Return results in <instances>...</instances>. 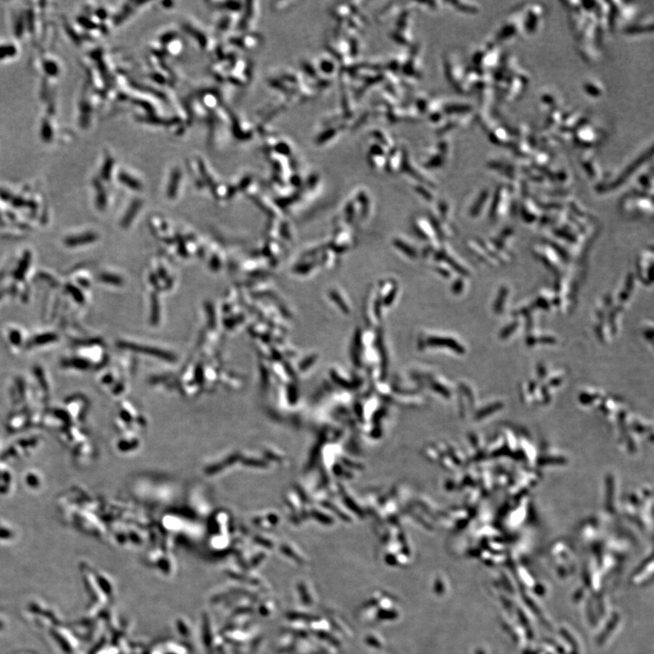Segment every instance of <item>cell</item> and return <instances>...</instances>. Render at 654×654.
Returning <instances> with one entry per match:
<instances>
[{"instance_id": "cell-3", "label": "cell", "mask_w": 654, "mask_h": 654, "mask_svg": "<svg viewBox=\"0 0 654 654\" xmlns=\"http://www.w3.org/2000/svg\"><path fill=\"white\" fill-rule=\"evenodd\" d=\"M95 238H96V237L94 235H87V236H84L82 238H76V239H73L72 238L70 243H71V245H77V244H79V243L80 244L88 243V242L94 241Z\"/></svg>"}, {"instance_id": "cell-5", "label": "cell", "mask_w": 654, "mask_h": 654, "mask_svg": "<svg viewBox=\"0 0 654 654\" xmlns=\"http://www.w3.org/2000/svg\"><path fill=\"white\" fill-rule=\"evenodd\" d=\"M206 311H207V315H208L209 324L211 325L212 328H214L215 325H216V317H215L214 308H213L211 304H206Z\"/></svg>"}, {"instance_id": "cell-6", "label": "cell", "mask_w": 654, "mask_h": 654, "mask_svg": "<svg viewBox=\"0 0 654 654\" xmlns=\"http://www.w3.org/2000/svg\"><path fill=\"white\" fill-rule=\"evenodd\" d=\"M398 246H400L399 248H401V249H402V250H403V251L405 252L407 251V254H408V255H410V256H413V251H412L411 249H409V248H406V246H404V245H402V243H401V242H400V243H398Z\"/></svg>"}, {"instance_id": "cell-4", "label": "cell", "mask_w": 654, "mask_h": 654, "mask_svg": "<svg viewBox=\"0 0 654 654\" xmlns=\"http://www.w3.org/2000/svg\"><path fill=\"white\" fill-rule=\"evenodd\" d=\"M101 279H102L104 282H106V283H110V284H117V285H119V284H122V280H121V278L118 277H115V276L104 275V276H102Z\"/></svg>"}, {"instance_id": "cell-2", "label": "cell", "mask_w": 654, "mask_h": 654, "mask_svg": "<svg viewBox=\"0 0 654 654\" xmlns=\"http://www.w3.org/2000/svg\"><path fill=\"white\" fill-rule=\"evenodd\" d=\"M151 303H152V306H151L152 310H151V318L150 319H151V323L153 324H157L159 321V315H160L159 310H160V308H159V299H158V297H157L156 294L152 295Z\"/></svg>"}, {"instance_id": "cell-1", "label": "cell", "mask_w": 654, "mask_h": 654, "mask_svg": "<svg viewBox=\"0 0 654 654\" xmlns=\"http://www.w3.org/2000/svg\"><path fill=\"white\" fill-rule=\"evenodd\" d=\"M120 347L126 348L128 350L136 351V352H140V353H145L148 354L150 356L159 357L165 360H174L175 357L171 354L166 353L164 351L158 350L156 348H150V347H145V346H141V345H137L134 344H127V343H120L119 344Z\"/></svg>"}]
</instances>
